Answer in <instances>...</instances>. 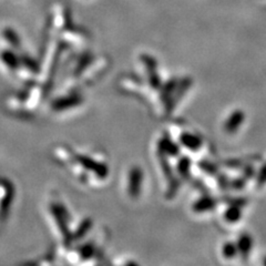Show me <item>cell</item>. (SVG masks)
<instances>
[{"label":"cell","mask_w":266,"mask_h":266,"mask_svg":"<svg viewBox=\"0 0 266 266\" xmlns=\"http://www.w3.org/2000/svg\"><path fill=\"white\" fill-rule=\"evenodd\" d=\"M127 182H126V187H127V194L133 199V197L139 196L140 194V189L136 187L135 183H141L143 184V172L141 171L140 168H132L127 173Z\"/></svg>","instance_id":"cell-1"},{"label":"cell","mask_w":266,"mask_h":266,"mask_svg":"<svg viewBox=\"0 0 266 266\" xmlns=\"http://www.w3.org/2000/svg\"><path fill=\"white\" fill-rule=\"evenodd\" d=\"M245 120V114L242 110H235L232 112L228 120L225 121L224 123V130L227 131L229 134L232 133H235L239 129L241 128L242 124H243Z\"/></svg>","instance_id":"cell-2"},{"label":"cell","mask_w":266,"mask_h":266,"mask_svg":"<svg viewBox=\"0 0 266 266\" xmlns=\"http://www.w3.org/2000/svg\"><path fill=\"white\" fill-rule=\"evenodd\" d=\"M237 251L241 255L242 259L247 261L249 255H251L252 248H253V237L248 234V233H243L241 234L239 240H237Z\"/></svg>","instance_id":"cell-3"},{"label":"cell","mask_w":266,"mask_h":266,"mask_svg":"<svg viewBox=\"0 0 266 266\" xmlns=\"http://www.w3.org/2000/svg\"><path fill=\"white\" fill-rule=\"evenodd\" d=\"M180 143L189 150L195 152L202 148V139L199 135L193 134L191 132H183L180 135Z\"/></svg>","instance_id":"cell-4"},{"label":"cell","mask_w":266,"mask_h":266,"mask_svg":"<svg viewBox=\"0 0 266 266\" xmlns=\"http://www.w3.org/2000/svg\"><path fill=\"white\" fill-rule=\"evenodd\" d=\"M216 205H217L216 199H214V197H212V196L205 195L193 203L192 209L195 213H204V212L211 211V209H215Z\"/></svg>","instance_id":"cell-5"},{"label":"cell","mask_w":266,"mask_h":266,"mask_svg":"<svg viewBox=\"0 0 266 266\" xmlns=\"http://www.w3.org/2000/svg\"><path fill=\"white\" fill-rule=\"evenodd\" d=\"M177 173L181 179L190 180L191 177V159L189 156H182L176 164Z\"/></svg>","instance_id":"cell-6"},{"label":"cell","mask_w":266,"mask_h":266,"mask_svg":"<svg viewBox=\"0 0 266 266\" xmlns=\"http://www.w3.org/2000/svg\"><path fill=\"white\" fill-rule=\"evenodd\" d=\"M242 217V208L239 205H229L224 213V220L228 223H236Z\"/></svg>","instance_id":"cell-7"},{"label":"cell","mask_w":266,"mask_h":266,"mask_svg":"<svg viewBox=\"0 0 266 266\" xmlns=\"http://www.w3.org/2000/svg\"><path fill=\"white\" fill-rule=\"evenodd\" d=\"M222 253H223V256L228 260H232L239 254L237 251V245L236 243H233V242H228L223 245V249H222Z\"/></svg>","instance_id":"cell-8"},{"label":"cell","mask_w":266,"mask_h":266,"mask_svg":"<svg viewBox=\"0 0 266 266\" xmlns=\"http://www.w3.org/2000/svg\"><path fill=\"white\" fill-rule=\"evenodd\" d=\"M199 165H200L201 170L204 171L205 173H208V174H209V175H216L217 171H219L217 170V167L214 163L209 162V161H207V160L201 161Z\"/></svg>","instance_id":"cell-9"},{"label":"cell","mask_w":266,"mask_h":266,"mask_svg":"<svg viewBox=\"0 0 266 266\" xmlns=\"http://www.w3.org/2000/svg\"><path fill=\"white\" fill-rule=\"evenodd\" d=\"M266 184V162L263 164V167L260 169L259 173L256 176V188L261 189Z\"/></svg>","instance_id":"cell-10"},{"label":"cell","mask_w":266,"mask_h":266,"mask_svg":"<svg viewBox=\"0 0 266 266\" xmlns=\"http://www.w3.org/2000/svg\"><path fill=\"white\" fill-rule=\"evenodd\" d=\"M245 184H247V180L243 176L229 181V188L234 189V190H242L245 187Z\"/></svg>","instance_id":"cell-11"},{"label":"cell","mask_w":266,"mask_h":266,"mask_svg":"<svg viewBox=\"0 0 266 266\" xmlns=\"http://www.w3.org/2000/svg\"><path fill=\"white\" fill-rule=\"evenodd\" d=\"M217 184L221 190H227L229 188V180L225 174H219L217 175Z\"/></svg>","instance_id":"cell-12"},{"label":"cell","mask_w":266,"mask_h":266,"mask_svg":"<svg viewBox=\"0 0 266 266\" xmlns=\"http://www.w3.org/2000/svg\"><path fill=\"white\" fill-rule=\"evenodd\" d=\"M254 175V168L252 167V165H249V167H247L243 170V173H242V176L244 177L245 180H249L252 179V176Z\"/></svg>","instance_id":"cell-13"},{"label":"cell","mask_w":266,"mask_h":266,"mask_svg":"<svg viewBox=\"0 0 266 266\" xmlns=\"http://www.w3.org/2000/svg\"><path fill=\"white\" fill-rule=\"evenodd\" d=\"M49 214H50V217H55V219L60 220V217L57 214L54 215V214H51V213H49ZM66 217H67V211H66V209H64V212H63V214H62V220L66 221Z\"/></svg>","instance_id":"cell-14"},{"label":"cell","mask_w":266,"mask_h":266,"mask_svg":"<svg viewBox=\"0 0 266 266\" xmlns=\"http://www.w3.org/2000/svg\"><path fill=\"white\" fill-rule=\"evenodd\" d=\"M263 264H264V265H266V256H265V259L263 260Z\"/></svg>","instance_id":"cell-15"}]
</instances>
